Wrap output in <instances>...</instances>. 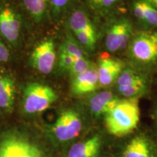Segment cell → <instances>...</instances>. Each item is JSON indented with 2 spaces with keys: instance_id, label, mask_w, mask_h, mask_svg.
Masks as SVG:
<instances>
[{
  "instance_id": "6da1fadb",
  "label": "cell",
  "mask_w": 157,
  "mask_h": 157,
  "mask_svg": "<svg viewBox=\"0 0 157 157\" xmlns=\"http://www.w3.org/2000/svg\"><path fill=\"white\" fill-rule=\"evenodd\" d=\"M140 107L137 98L119 101L105 115V127L109 134L123 137L132 132L140 121Z\"/></svg>"
},
{
  "instance_id": "7a4b0ae2",
  "label": "cell",
  "mask_w": 157,
  "mask_h": 157,
  "mask_svg": "<svg viewBox=\"0 0 157 157\" xmlns=\"http://www.w3.org/2000/svg\"><path fill=\"white\" fill-rule=\"evenodd\" d=\"M129 55L133 60L143 66L157 63V31H143L135 35Z\"/></svg>"
},
{
  "instance_id": "3957f363",
  "label": "cell",
  "mask_w": 157,
  "mask_h": 157,
  "mask_svg": "<svg viewBox=\"0 0 157 157\" xmlns=\"http://www.w3.org/2000/svg\"><path fill=\"white\" fill-rule=\"evenodd\" d=\"M56 99L57 95L52 88L36 82L29 83L24 89V111L29 114L42 112Z\"/></svg>"
},
{
  "instance_id": "277c9868",
  "label": "cell",
  "mask_w": 157,
  "mask_h": 157,
  "mask_svg": "<svg viewBox=\"0 0 157 157\" xmlns=\"http://www.w3.org/2000/svg\"><path fill=\"white\" fill-rule=\"evenodd\" d=\"M0 157H44L38 146L21 135L10 134L0 140Z\"/></svg>"
},
{
  "instance_id": "5b68a950",
  "label": "cell",
  "mask_w": 157,
  "mask_h": 157,
  "mask_svg": "<svg viewBox=\"0 0 157 157\" xmlns=\"http://www.w3.org/2000/svg\"><path fill=\"white\" fill-rule=\"evenodd\" d=\"M82 128V121L75 111L67 110L60 113L52 125V131L60 141H68L77 137Z\"/></svg>"
},
{
  "instance_id": "8992f818",
  "label": "cell",
  "mask_w": 157,
  "mask_h": 157,
  "mask_svg": "<svg viewBox=\"0 0 157 157\" xmlns=\"http://www.w3.org/2000/svg\"><path fill=\"white\" fill-rule=\"evenodd\" d=\"M119 93L127 98L138 97L146 89V80L143 76L131 68L124 69L117 79Z\"/></svg>"
},
{
  "instance_id": "52a82bcc",
  "label": "cell",
  "mask_w": 157,
  "mask_h": 157,
  "mask_svg": "<svg viewBox=\"0 0 157 157\" xmlns=\"http://www.w3.org/2000/svg\"><path fill=\"white\" fill-rule=\"evenodd\" d=\"M21 29L18 13L9 3L2 2L0 5V33L9 42L17 40Z\"/></svg>"
},
{
  "instance_id": "ba28073f",
  "label": "cell",
  "mask_w": 157,
  "mask_h": 157,
  "mask_svg": "<svg viewBox=\"0 0 157 157\" xmlns=\"http://www.w3.org/2000/svg\"><path fill=\"white\" fill-rule=\"evenodd\" d=\"M56 50L52 39H47L39 44L31 54L33 66L43 74H49L56 62Z\"/></svg>"
},
{
  "instance_id": "9c48e42d",
  "label": "cell",
  "mask_w": 157,
  "mask_h": 157,
  "mask_svg": "<svg viewBox=\"0 0 157 157\" xmlns=\"http://www.w3.org/2000/svg\"><path fill=\"white\" fill-rule=\"evenodd\" d=\"M132 35V25L127 20L122 19L114 23L108 31L105 46L111 52H116L127 46Z\"/></svg>"
},
{
  "instance_id": "30bf717a",
  "label": "cell",
  "mask_w": 157,
  "mask_h": 157,
  "mask_svg": "<svg viewBox=\"0 0 157 157\" xmlns=\"http://www.w3.org/2000/svg\"><path fill=\"white\" fill-rule=\"evenodd\" d=\"M124 70L123 63L117 59L104 57L100 59L97 68L99 84L103 87L113 83Z\"/></svg>"
},
{
  "instance_id": "8fae6325",
  "label": "cell",
  "mask_w": 157,
  "mask_h": 157,
  "mask_svg": "<svg viewBox=\"0 0 157 157\" xmlns=\"http://www.w3.org/2000/svg\"><path fill=\"white\" fill-rule=\"evenodd\" d=\"M99 84L97 68L91 66L87 71L74 76L72 91L76 95H83L94 91Z\"/></svg>"
},
{
  "instance_id": "7c38bea8",
  "label": "cell",
  "mask_w": 157,
  "mask_h": 157,
  "mask_svg": "<svg viewBox=\"0 0 157 157\" xmlns=\"http://www.w3.org/2000/svg\"><path fill=\"white\" fill-rule=\"evenodd\" d=\"M119 100L111 91H103L94 95L90 101V110L96 115H106L114 108Z\"/></svg>"
},
{
  "instance_id": "4fadbf2b",
  "label": "cell",
  "mask_w": 157,
  "mask_h": 157,
  "mask_svg": "<svg viewBox=\"0 0 157 157\" xmlns=\"http://www.w3.org/2000/svg\"><path fill=\"white\" fill-rule=\"evenodd\" d=\"M101 146V140L98 135L76 143L71 148L67 157H97Z\"/></svg>"
},
{
  "instance_id": "5bb4252c",
  "label": "cell",
  "mask_w": 157,
  "mask_h": 157,
  "mask_svg": "<svg viewBox=\"0 0 157 157\" xmlns=\"http://www.w3.org/2000/svg\"><path fill=\"white\" fill-rule=\"evenodd\" d=\"M15 100V84L8 76L0 77V109L11 111Z\"/></svg>"
},
{
  "instance_id": "9a60e30c",
  "label": "cell",
  "mask_w": 157,
  "mask_h": 157,
  "mask_svg": "<svg viewBox=\"0 0 157 157\" xmlns=\"http://www.w3.org/2000/svg\"><path fill=\"white\" fill-rule=\"evenodd\" d=\"M123 157H151L150 146L146 137H134L125 148Z\"/></svg>"
},
{
  "instance_id": "2e32d148",
  "label": "cell",
  "mask_w": 157,
  "mask_h": 157,
  "mask_svg": "<svg viewBox=\"0 0 157 157\" xmlns=\"http://www.w3.org/2000/svg\"><path fill=\"white\" fill-rule=\"evenodd\" d=\"M25 11L34 21H42L50 7V0H20Z\"/></svg>"
},
{
  "instance_id": "e0dca14e",
  "label": "cell",
  "mask_w": 157,
  "mask_h": 157,
  "mask_svg": "<svg viewBox=\"0 0 157 157\" xmlns=\"http://www.w3.org/2000/svg\"><path fill=\"white\" fill-rule=\"evenodd\" d=\"M69 25L74 33L82 31H95L89 17L81 8L74 9L71 13Z\"/></svg>"
},
{
  "instance_id": "ac0fdd59",
  "label": "cell",
  "mask_w": 157,
  "mask_h": 157,
  "mask_svg": "<svg viewBox=\"0 0 157 157\" xmlns=\"http://www.w3.org/2000/svg\"><path fill=\"white\" fill-rule=\"evenodd\" d=\"M142 3L144 22L157 27V7L149 0H141Z\"/></svg>"
},
{
  "instance_id": "d6986e66",
  "label": "cell",
  "mask_w": 157,
  "mask_h": 157,
  "mask_svg": "<svg viewBox=\"0 0 157 157\" xmlns=\"http://www.w3.org/2000/svg\"><path fill=\"white\" fill-rule=\"evenodd\" d=\"M80 44L88 49L93 50L95 44V31H82L74 33Z\"/></svg>"
},
{
  "instance_id": "ffe728a7",
  "label": "cell",
  "mask_w": 157,
  "mask_h": 157,
  "mask_svg": "<svg viewBox=\"0 0 157 157\" xmlns=\"http://www.w3.org/2000/svg\"><path fill=\"white\" fill-rule=\"evenodd\" d=\"M61 52L68 53L74 58H78L84 57V52L78 44L71 38H68L63 44Z\"/></svg>"
},
{
  "instance_id": "44dd1931",
  "label": "cell",
  "mask_w": 157,
  "mask_h": 157,
  "mask_svg": "<svg viewBox=\"0 0 157 157\" xmlns=\"http://www.w3.org/2000/svg\"><path fill=\"white\" fill-rule=\"evenodd\" d=\"M91 67L89 60H87L84 57L75 59L73 65L70 68L71 73L74 76L81 74L84 72L87 71Z\"/></svg>"
},
{
  "instance_id": "7402d4cb",
  "label": "cell",
  "mask_w": 157,
  "mask_h": 157,
  "mask_svg": "<svg viewBox=\"0 0 157 157\" xmlns=\"http://www.w3.org/2000/svg\"><path fill=\"white\" fill-rule=\"evenodd\" d=\"M92 7L97 10H109L116 7L122 0H87Z\"/></svg>"
},
{
  "instance_id": "603a6c76",
  "label": "cell",
  "mask_w": 157,
  "mask_h": 157,
  "mask_svg": "<svg viewBox=\"0 0 157 157\" xmlns=\"http://www.w3.org/2000/svg\"><path fill=\"white\" fill-rule=\"evenodd\" d=\"M72 0H50V7L56 14L64 11L71 5Z\"/></svg>"
},
{
  "instance_id": "cb8c5ba5",
  "label": "cell",
  "mask_w": 157,
  "mask_h": 157,
  "mask_svg": "<svg viewBox=\"0 0 157 157\" xmlns=\"http://www.w3.org/2000/svg\"><path fill=\"white\" fill-rule=\"evenodd\" d=\"M76 58L72 57L68 53H66L64 52H60V67L63 69L69 70L71 66L73 65L74 60Z\"/></svg>"
},
{
  "instance_id": "d4e9b609",
  "label": "cell",
  "mask_w": 157,
  "mask_h": 157,
  "mask_svg": "<svg viewBox=\"0 0 157 157\" xmlns=\"http://www.w3.org/2000/svg\"><path fill=\"white\" fill-rule=\"evenodd\" d=\"M10 57L8 50L0 42V62H7Z\"/></svg>"
},
{
  "instance_id": "484cf974",
  "label": "cell",
  "mask_w": 157,
  "mask_h": 157,
  "mask_svg": "<svg viewBox=\"0 0 157 157\" xmlns=\"http://www.w3.org/2000/svg\"><path fill=\"white\" fill-rule=\"evenodd\" d=\"M149 1L151 2L153 5H154V6H156V7H157V0H149Z\"/></svg>"
}]
</instances>
